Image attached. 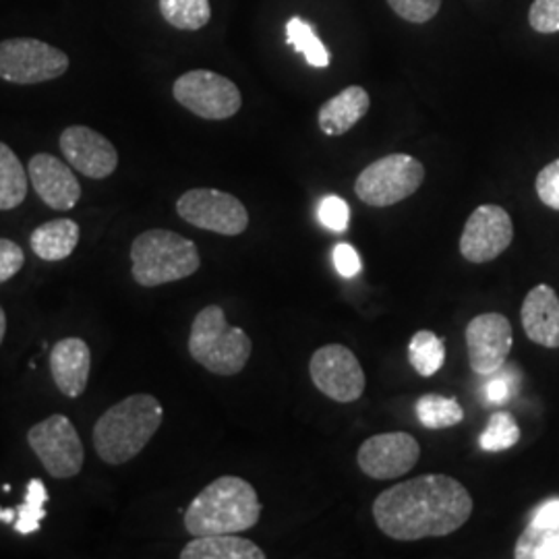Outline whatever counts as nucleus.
<instances>
[{
	"label": "nucleus",
	"instance_id": "nucleus-38",
	"mask_svg": "<svg viewBox=\"0 0 559 559\" xmlns=\"http://www.w3.org/2000/svg\"><path fill=\"white\" fill-rule=\"evenodd\" d=\"M4 334H7V316H4V309L0 307V344L4 340Z\"/></svg>",
	"mask_w": 559,
	"mask_h": 559
},
{
	"label": "nucleus",
	"instance_id": "nucleus-20",
	"mask_svg": "<svg viewBox=\"0 0 559 559\" xmlns=\"http://www.w3.org/2000/svg\"><path fill=\"white\" fill-rule=\"evenodd\" d=\"M180 559H265V551L239 533H228L195 537L185 545Z\"/></svg>",
	"mask_w": 559,
	"mask_h": 559
},
{
	"label": "nucleus",
	"instance_id": "nucleus-18",
	"mask_svg": "<svg viewBox=\"0 0 559 559\" xmlns=\"http://www.w3.org/2000/svg\"><path fill=\"white\" fill-rule=\"evenodd\" d=\"M522 328L528 340L545 348H559V299L547 284H537L522 302Z\"/></svg>",
	"mask_w": 559,
	"mask_h": 559
},
{
	"label": "nucleus",
	"instance_id": "nucleus-21",
	"mask_svg": "<svg viewBox=\"0 0 559 559\" xmlns=\"http://www.w3.org/2000/svg\"><path fill=\"white\" fill-rule=\"evenodd\" d=\"M80 224L69 218L40 224L32 237V251L44 261H62L73 255L80 245Z\"/></svg>",
	"mask_w": 559,
	"mask_h": 559
},
{
	"label": "nucleus",
	"instance_id": "nucleus-32",
	"mask_svg": "<svg viewBox=\"0 0 559 559\" xmlns=\"http://www.w3.org/2000/svg\"><path fill=\"white\" fill-rule=\"evenodd\" d=\"M528 23L537 34H558L559 0H533Z\"/></svg>",
	"mask_w": 559,
	"mask_h": 559
},
{
	"label": "nucleus",
	"instance_id": "nucleus-30",
	"mask_svg": "<svg viewBox=\"0 0 559 559\" xmlns=\"http://www.w3.org/2000/svg\"><path fill=\"white\" fill-rule=\"evenodd\" d=\"M388 4L400 20L408 23H427L433 20L441 9V0H388Z\"/></svg>",
	"mask_w": 559,
	"mask_h": 559
},
{
	"label": "nucleus",
	"instance_id": "nucleus-24",
	"mask_svg": "<svg viewBox=\"0 0 559 559\" xmlns=\"http://www.w3.org/2000/svg\"><path fill=\"white\" fill-rule=\"evenodd\" d=\"M162 17L182 32H198L212 20L210 0H158Z\"/></svg>",
	"mask_w": 559,
	"mask_h": 559
},
{
	"label": "nucleus",
	"instance_id": "nucleus-3",
	"mask_svg": "<svg viewBox=\"0 0 559 559\" xmlns=\"http://www.w3.org/2000/svg\"><path fill=\"white\" fill-rule=\"evenodd\" d=\"M164 420L160 400L133 394L110 406L94 425L96 454L110 466L127 464L140 456Z\"/></svg>",
	"mask_w": 559,
	"mask_h": 559
},
{
	"label": "nucleus",
	"instance_id": "nucleus-17",
	"mask_svg": "<svg viewBox=\"0 0 559 559\" xmlns=\"http://www.w3.org/2000/svg\"><path fill=\"white\" fill-rule=\"evenodd\" d=\"M92 371V350L81 338H62L50 350V373L60 394L80 399L87 388Z\"/></svg>",
	"mask_w": 559,
	"mask_h": 559
},
{
	"label": "nucleus",
	"instance_id": "nucleus-33",
	"mask_svg": "<svg viewBox=\"0 0 559 559\" xmlns=\"http://www.w3.org/2000/svg\"><path fill=\"white\" fill-rule=\"evenodd\" d=\"M535 189L547 207L559 210V158L540 170L535 180Z\"/></svg>",
	"mask_w": 559,
	"mask_h": 559
},
{
	"label": "nucleus",
	"instance_id": "nucleus-4",
	"mask_svg": "<svg viewBox=\"0 0 559 559\" xmlns=\"http://www.w3.org/2000/svg\"><path fill=\"white\" fill-rule=\"evenodd\" d=\"M200 265L198 245L173 230H145L131 245V276L145 288L189 278Z\"/></svg>",
	"mask_w": 559,
	"mask_h": 559
},
{
	"label": "nucleus",
	"instance_id": "nucleus-6",
	"mask_svg": "<svg viewBox=\"0 0 559 559\" xmlns=\"http://www.w3.org/2000/svg\"><path fill=\"white\" fill-rule=\"evenodd\" d=\"M425 180V166L408 154H390L371 162L355 182V193L362 203L390 207L417 193Z\"/></svg>",
	"mask_w": 559,
	"mask_h": 559
},
{
	"label": "nucleus",
	"instance_id": "nucleus-7",
	"mask_svg": "<svg viewBox=\"0 0 559 559\" xmlns=\"http://www.w3.org/2000/svg\"><path fill=\"white\" fill-rule=\"evenodd\" d=\"M69 69V57L57 46L36 38L0 41V80L15 85H38L59 80Z\"/></svg>",
	"mask_w": 559,
	"mask_h": 559
},
{
	"label": "nucleus",
	"instance_id": "nucleus-27",
	"mask_svg": "<svg viewBox=\"0 0 559 559\" xmlns=\"http://www.w3.org/2000/svg\"><path fill=\"white\" fill-rule=\"evenodd\" d=\"M516 559H559L558 526L528 524L514 547Z\"/></svg>",
	"mask_w": 559,
	"mask_h": 559
},
{
	"label": "nucleus",
	"instance_id": "nucleus-5",
	"mask_svg": "<svg viewBox=\"0 0 559 559\" xmlns=\"http://www.w3.org/2000/svg\"><path fill=\"white\" fill-rule=\"evenodd\" d=\"M253 344L245 330L226 321L224 309L207 305L191 325L189 355L216 376H237L251 359Z\"/></svg>",
	"mask_w": 559,
	"mask_h": 559
},
{
	"label": "nucleus",
	"instance_id": "nucleus-28",
	"mask_svg": "<svg viewBox=\"0 0 559 559\" xmlns=\"http://www.w3.org/2000/svg\"><path fill=\"white\" fill-rule=\"evenodd\" d=\"M46 501H48V493L41 479L29 480L25 501L15 508L17 520L13 522V526L20 535H34L40 531L41 520L46 519V510H44Z\"/></svg>",
	"mask_w": 559,
	"mask_h": 559
},
{
	"label": "nucleus",
	"instance_id": "nucleus-9",
	"mask_svg": "<svg viewBox=\"0 0 559 559\" xmlns=\"http://www.w3.org/2000/svg\"><path fill=\"white\" fill-rule=\"evenodd\" d=\"M173 96L182 108L205 120H226L235 117L242 106L237 83L207 69H195L173 85Z\"/></svg>",
	"mask_w": 559,
	"mask_h": 559
},
{
	"label": "nucleus",
	"instance_id": "nucleus-16",
	"mask_svg": "<svg viewBox=\"0 0 559 559\" xmlns=\"http://www.w3.org/2000/svg\"><path fill=\"white\" fill-rule=\"evenodd\" d=\"M27 175L38 198L57 212H69L81 200V185L75 173L52 154H36L29 160Z\"/></svg>",
	"mask_w": 559,
	"mask_h": 559
},
{
	"label": "nucleus",
	"instance_id": "nucleus-13",
	"mask_svg": "<svg viewBox=\"0 0 559 559\" xmlns=\"http://www.w3.org/2000/svg\"><path fill=\"white\" fill-rule=\"evenodd\" d=\"M471 369L479 376H493L506 365L514 344L512 323L501 313L473 318L464 332Z\"/></svg>",
	"mask_w": 559,
	"mask_h": 559
},
{
	"label": "nucleus",
	"instance_id": "nucleus-2",
	"mask_svg": "<svg viewBox=\"0 0 559 559\" xmlns=\"http://www.w3.org/2000/svg\"><path fill=\"white\" fill-rule=\"evenodd\" d=\"M261 516L255 487L240 477L212 480L185 510V528L193 537L251 531Z\"/></svg>",
	"mask_w": 559,
	"mask_h": 559
},
{
	"label": "nucleus",
	"instance_id": "nucleus-19",
	"mask_svg": "<svg viewBox=\"0 0 559 559\" xmlns=\"http://www.w3.org/2000/svg\"><path fill=\"white\" fill-rule=\"evenodd\" d=\"M369 94L360 85H348L338 96L330 98L320 108L318 122L321 133L328 138H338L348 133L367 112H369Z\"/></svg>",
	"mask_w": 559,
	"mask_h": 559
},
{
	"label": "nucleus",
	"instance_id": "nucleus-36",
	"mask_svg": "<svg viewBox=\"0 0 559 559\" xmlns=\"http://www.w3.org/2000/svg\"><path fill=\"white\" fill-rule=\"evenodd\" d=\"M512 371H506L501 376H496L493 380L485 385V399L489 404H503L506 400L512 396Z\"/></svg>",
	"mask_w": 559,
	"mask_h": 559
},
{
	"label": "nucleus",
	"instance_id": "nucleus-22",
	"mask_svg": "<svg viewBox=\"0 0 559 559\" xmlns=\"http://www.w3.org/2000/svg\"><path fill=\"white\" fill-rule=\"evenodd\" d=\"M29 175L15 152L0 141V210H15L27 198Z\"/></svg>",
	"mask_w": 559,
	"mask_h": 559
},
{
	"label": "nucleus",
	"instance_id": "nucleus-1",
	"mask_svg": "<svg viewBox=\"0 0 559 559\" xmlns=\"http://www.w3.org/2000/svg\"><path fill=\"white\" fill-rule=\"evenodd\" d=\"M473 514V498L460 480L423 475L385 489L373 503V519L390 539L445 537Z\"/></svg>",
	"mask_w": 559,
	"mask_h": 559
},
{
	"label": "nucleus",
	"instance_id": "nucleus-35",
	"mask_svg": "<svg viewBox=\"0 0 559 559\" xmlns=\"http://www.w3.org/2000/svg\"><path fill=\"white\" fill-rule=\"evenodd\" d=\"M334 265H336L340 276L355 278L360 272V258L357 249L350 247L348 242H338L334 247Z\"/></svg>",
	"mask_w": 559,
	"mask_h": 559
},
{
	"label": "nucleus",
	"instance_id": "nucleus-12",
	"mask_svg": "<svg viewBox=\"0 0 559 559\" xmlns=\"http://www.w3.org/2000/svg\"><path fill=\"white\" fill-rule=\"evenodd\" d=\"M514 224L510 214L496 203L479 205L464 224L460 253L471 263H487L500 258L512 245Z\"/></svg>",
	"mask_w": 559,
	"mask_h": 559
},
{
	"label": "nucleus",
	"instance_id": "nucleus-37",
	"mask_svg": "<svg viewBox=\"0 0 559 559\" xmlns=\"http://www.w3.org/2000/svg\"><path fill=\"white\" fill-rule=\"evenodd\" d=\"M15 516H17L15 508H9V510H2V508H0V520H2V522H11V524H13Z\"/></svg>",
	"mask_w": 559,
	"mask_h": 559
},
{
	"label": "nucleus",
	"instance_id": "nucleus-23",
	"mask_svg": "<svg viewBox=\"0 0 559 559\" xmlns=\"http://www.w3.org/2000/svg\"><path fill=\"white\" fill-rule=\"evenodd\" d=\"M408 360L419 376L431 378L445 362V342L429 330H420L411 340Z\"/></svg>",
	"mask_w": 559,
	"mask_h": 559
},
{
	"label": "nucleus",
	"instance_id": "nucleus-15",
	"mask_svg": "<svg viewBox=\"0 0 559 559\" xmlns=\"http://www.w3.org/2000/svg\"><path fill=\"white\" fill-rule=\"evenodd\" d=\"M60 152L87 179H108L119 166L117 147L98 131L81 124L67 127L60 133Z\"/></svg>",
	"mask_w": 559,
	"mask_h": 559
},
{
	"label": "nucleus",
	"instance_id": "nucleus-25",
	"mask_svg": "<svg viewBox=\"0 0 559 559\" xmlns=\"http://www.w3.org/2000/svg\"><path fill=\"white\" fill-rule=\"evenodd\" d=\"M286 41L305 57V60L316 67V69H325L330 67V50L328 46L320 40L316 34L313 25L307 23L300 17H293L286 23Z\"/></svg>",
	"mask_w": 559,
	"mask_h": 559
},
{
	"label": "nucleus",
	"instance_id": "nucleus-26",
	"mask_svg": "<svg viewBox=\"0 0 559 559\" xmlns=\"http://www.w3.org/2000/svg\"><path fill=\"white\" fill-rule=\"evenodd\" d=\"M417 419L427 429H448L464 419V411L456 399H445L440 394H425L415 404Z\"/></svg>",
	"mask_w": 559,
	"mask_h": 559
},
{
	"label": "nucleus",
	"instance_id": "nucleus-8",
	"mask_svg": "<svg viewBox=\"0 0 559 559\" xmlns=\"http://www.w3.org/2000/svg\"><path fill=\"white\" fill-rule=\"evenodd\" d=\"M27 443L55 479H73L83 468V443L75 425L64 415H52L27 431Z\"/></svg>",
	"mask_w": 559,
	"mask_h": 559
},
{
	"label": "nucleus",
	"instance_id": "nucleus-29",
	"mask_svg": "<svg viewBox=\"0 0 559 559\" xmlns=\"http://www.w3.org/2000/svg\"><path fill=\"white\" fill-rule=\"evenodd\" d=\"M520 441V427L510 413H496L480 433L479 443L485 452H503Z\"/></svg>",
	"mask_w": 559,
	"mask_h": 559
},
{
	"label": "nucleus",
	"instance_id": "nucleus-10",
	"mask_svg": "<svg viewBox=\"0 0 559 559\" xmlns=\"http://www.w3.org/2000/svg\"><path fill=\"white\" fill-rule=\"evenodd\" d=\"M177 214L201 230L222 237H239L249 226L247 207L218 189H191L177 201Z\"/></svg>",
	"mask_w": 559,
	"mask_h": 559
},
{
	"label": "nucleus",
	"instance_id": "nucleus-34",
	"mask_svg": "<svg viewBox=\"0 0 559 559\" xmlns=\"http://www.w3.org/2000/svg\"><path fill=\"white\" fill-rule=\"evenodd\" d=\"M25 263V253L15 240L0 239V284L20 274Z\"/></svg>",
	"mask_w": 559,
	"mask_h": 559
},
{
	"label": "nucleus",
	"instance_id": "nucleus-11",
	"mask_svg": "<svg viewBox=\"0 0 559 559\" xmlns=\"http://www.w3.org/2000/svg\"><path fill=\"white\" fill-rule=\"evenodd\" d=\"M309 373L321 394L340 404L355 402L365 392V371L359 359L342 344H328L316 350Z\"/></svg>",
	"mask_w": 559,
	"mask_h": 559
},
{
	"label": "nucleus",
	"instance_id": "nucleus-14",
	"mask_svg": "<svg viewBox=\"0 0 559 559\" xmlns=\"http://www.w3.org/2000/svg\"><path fill=\"white\" fill-rule=\"evenodd\" d=\"M420 459L419 441L411 433H378L362 441L357 454L360 471L378 480L400 479L406 475Z\"/></svg>",
	"mask_w": 559,
	"mask_h": 559
},
{
	"label": "nucleus",
	"instance_id": "nucleus-31",
	"mask_svg": "<svg viewBox=\"0 0 559 559\" xmlns=\"http://www.w3.org/2000/svg\"><path fill=\"white\" fill-rule=\"evenodd\" d=\"M318 218L325 228H330L334 233H346V228L350 224V207L338 195H328L321 200Z\"/></svg>",
	"mask_w": 559,
	"mask_h": 559
}]
</instances>
